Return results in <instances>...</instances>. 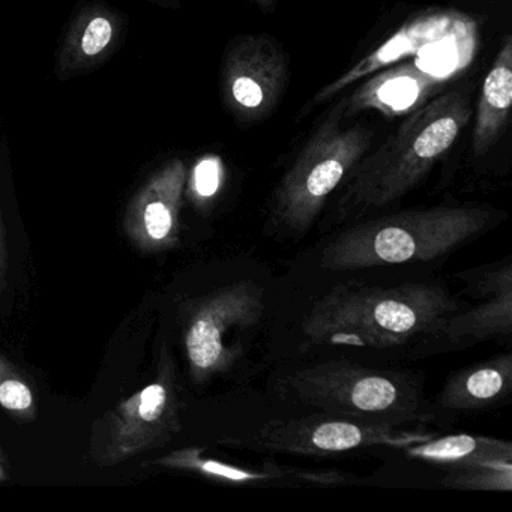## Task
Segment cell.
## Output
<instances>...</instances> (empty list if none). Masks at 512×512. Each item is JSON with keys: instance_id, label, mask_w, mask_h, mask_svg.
<instances>
[{"instance_id": "cell-17", "label": "cell", "mask_w": 512, "mask_h": 512, "mask_svg": "<svg viewBox=\"0 0 512 512\" xmlns=\"http://www.w3.org/2000/svg\"><path fill=\"white\" fill-rule=\"evenodd\" d=\"M220 184V163L215 158H206L194 172V185L203 197L212 196Z\"/></svg>"}, {"instance_id": "cell-6", "label": "cell", "mask_w": 512, "mask_h": 512, "mask_svg": "<svg viewBox=\"0 0 512 512\" xmlns=\"http://www.w3.org/2000/svg\"><path fill=\"white\" fill-rule=\"evenodd\" d=\"M199 308L185 338L191 367L199 377L224 373L241 355L242 337L262 322L265 293L253 281H238Z\"/></svg>"}, {"instance_id": "cell-19", "label": "cell", "mask_w": 512, "mask_h": 512, "mask_svg": "<svg viewBox=\"0 0 512 512\" xmlns=\"http://www.w3.org/2000/svg\"><path fill=\"white\" fill-rule=\"evenodd\" d=\"M32 403L28 386L17 380H7L0 385V404L11 410L28 409Z\"/></svg>"}, {"instance_id": "cell-5", "label": "cell", "mask_w": 512, "mask_h": 512, "mask_svg": "<svg viewBox=\"0 0 512 512\" xmlns=\"http://www.w3.org/2000/svg\"><path fill=\"white\" fill-rule=\"evenodd\" d=\"M283 383L299 403L328 415L394 425L421 418L418 382L400 371L329 361L293 371Z\"/></svg>"}, {"instance_id": "cell-21", "label": "cell", "mask_w": 512, "mask_h": 512, "mask_svg": "<svg viewBox=\"0 0 512 512\" xmlns=\"http://www.w3.org/2000/svg\"><path fill=\"white\" fill-rule=\"evenodd\" d=\"M158 4H163V5H173V7H176V0H157Z\"/></svg>"}, {"instance_id": "cell-11", "label": "cell", "mask_w": 512, "mask_h": 512, "mask_svg": "<svg viewBox=\"0 0 512 512\" xmlns=\"http://www.w3.org/2000/svg\"><path fill=\"white\" fill-rule=\"evenodd\" d=\"M512 392L509 353L464 368L449 377L439 394V406L455 412H475L496 406Z\"/></svg>"}, {"instance_id": "cell-16", "label": "cell", "mask_w": 512, "mask_h": 512, "mask_svg": "<svg viewBox=\"0 0 512 512\" xmlns=\"http://www.w3.org/2000/svg\"><path fill=\"white\" fill-rule=\"evenodd\" d=\"M442 485L457 490L511 491L512 467H470L449 469Z\"/></svg>"}, {"instance_id": "cell-12", "label": "cell", "mask_w": 512, "mask_h": 512, "mask_svg": "<svg viewBox=\"0 0 512 512\" xmlns=\"http://www.w3.org/2000/svg\"><path fill=\"white\" fill-rule=\"evenodd\" d=\"M511 106L512 37L506 35L482 83L472 134V152L475 157L487 154L499 142L508 125Z\"/></svg>"}, {"instance_id": "cell-13", "label": "cell", "mask_w": 512, "mask_h": 512, "mask_svg": "<svg viewBox=\"0 0 512 512\" xmlns=\"http://www.w3.org/2000/svg\"><path fill=\"white\" fill-rule=\"evenodd\" d=\"M413 458L446 469L512 467V445L506 440L472 434H452L407 448Z\"/></svg>"}, {"instance_id": "cell-1", "label": "cell", "mask_w": 512, "mask_h": 512, "mask_svg": "<svg viewBox=\"0 0 512 512\" xmlns=\"http://www.w3.org/2000/svg\"><path fill=\"white\" fill-rule=\"evenodd\" d=\"M470 115L469 94L463 89L445 92L410 112L347 176L338 200L340 217H362L406 196L448 154Z\"/></svg>"}, {"instance_id": "cell-2", "label": "cell", "mask_w": 512, "mask_h": 512, "mask_svg": "<svg viewBox=\"0 0 512 512\" xmlns=\"http://www.w3.org/2000/svg\"><path fill=\"white\" fill-rule=\"evenodd\" d=\"M454 313L457 301L437 284L340 286L313 305L302 332L314 344L388 349L430 335L440 319Z\"/></svg>"}, {"instance_id": "cell-18", "label": "cell", "mask_w": 512, "mask_h": 512, "mask_svg": "<svg viewBox=\"0 0 512 512\" xmlns=\"http://www.w3.org/2000/svg\"><path fill=\"white\" fill-rule=\"evenodd\" d=\"M167 403V391L163 385H151L140 395V416L146 421H155L163 415Z\"/></svg>"}, {"instance_id": "cell-22", "label": "cell", "mask_w": 512, "mask_h": 512, "mask_svg": "<svg viewBox=\"0 0 512 512\" xmlns=\"http://www.w3.org/2000/svg\"><path fill=\"white\" fill-rule=\"evenodd\" d=\"M484 2H493V0H484Z\"/></svg>"}, {"instance_id": "cell-15", "label": "cell", "mask_w": 512, "mask_h": 512, "mask_svg": "<svg viewBox=\"0 0 512 512\" xmlns=\"http://www.w3.org/2000/svg\"><path fill=\"white\" fill-rule=\"evenodd\" d=\"M116 23L103 11L86 14L79 19L68 37L62 53L61 65L65 70H79L97 62L115 40Z\"/></svg>"}, {"instance_id": "cell-14", "label": "cell", "mask_w": 512, "mask_h": 512, "mask_svg": "<svg viewBox=\"0 0 512 512\" xmlns=\"http://www.w3.org/2000/svg\"><path fill=\"white\" fill-rule=\"evenodd\" d=\"M482 298H487V301L478 307L440 319L431 329V337L452 344L509 337L512 332V283Z\"/></svg>"}, {"instance_id": "cell-20", "label": "cell", "mask_w": 512, "mask_h": 512, "mask_svg": "<svg viewBox=\"0 0 512 512\" xmlns=\"http://www.w3.org/2000/svg\"><path fill=\"white\" fill-rule=\"evenodd\" d=\"M254 2H257V4H259L260 7H271V5L274 4L275 0H254Z\"/></svg>"}, {"instance_id": "cell-9", "label": "cell", "mask_w": 512, "mask_h": 512, "mask_svg": "<svg viewBox=\"0 0 512 512\" xmlns=\"http://www.w3.org/2000/svg\"><path fill=\"white\" fill-rule=\"evenodd\" d=\"M463 26V19H458L451 13H430L415 17L406 23L391 40L386 41L379 49L374 50L373 53L361 59L358 64L353 65L335 82L326 85L319 94L314 95L313 100L305 107L304 113L332 100L335 95L340 94L341 91L364 77L373 76L383 68L400 64L404 59L424 52L427 47L448 43L452 38V32L463 28Z\"/></svg>"}, {"instance_id": "cell-3", "label": "cell", "mask_w": 512, "mask_h": 512, "mask_svg": "<svg viewBox=\"0 0 512 512\" xmlns=\"http://www.w3.org/2000/svg\"><path fill=\"white\" fill-rule=\"evenodd\" d=\"M496 215L488 206L407 209L344 230L320 262L334 272L428 262L487 232Z\"/></svg>"}, {"instance_id": "cell-4", "label": "cell", "mask_w": 512, "mask_h": 512, "mask_svg": "<svg viewBox=\"0 0 512 512\" xmlns=\"http://www.w3.org/2000/svg\"><path fill=\"white\" fill-rule=\"evenodd\" d=\"M346 103L343 98L335 104L278 182L269 209V224L277 232H308L331 194L370 151L374 133L361 124L346 125Z\"/></svg>"}, {"instance_id": "cell-10", "label": "cell", "mask_w": 512, "mask_h": 512, "mask_svg": "<svg viewBox=\"0 0 512 512\" xmlns=\"http://www.w3.org/2000/svg\"><path fill=\"white\" fill-rule=\"evenodd\" d=\"M445 77L425 70L416 62H400L386 67L356 89L346 103V116L361 112L382 113L388 118L404 115L427 103V98L442 85Z\"/></svg>"}, {"instance_id": "cell-7", "label": "cell", "mask_w": 512, "mask_h": 512, "mask_svg": "<svg viewBox=\"0 0 512 512\" xmlns=\"http://www.w3.org/2000/svg\"><path fill=\"white\" fill-rule=\"evenodd\" d=\"M289 85V61L280 44L266 34L236 38L221 67V100L238 124L268 118Z\"/></svg>"}, {"instance_id": "cell-8", "label": "cell", "mask_w": 512, "mask_h": 512, "mask_svg": "<svg viewBox=\"0 0 512 512\" xmlns=\"http://www.w3.org/2000/svg\"><path fill=\"white\" fill-rule=\"evenodd\" d=\"M403 425L358 421L341 416L322 415L271 421L239 445L286 454L325 455L380 445H403L418 434L400 430Z\"/></svg>"}]
</instances>
